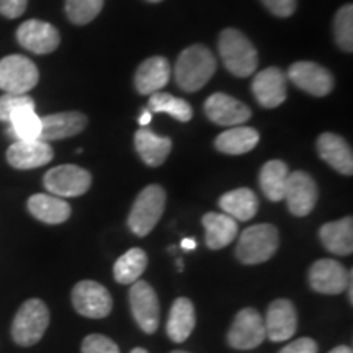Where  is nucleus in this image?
<instances>
[{
  "label": "nucleus",
  "instance_id": "nucleus-1",
  "mask_svg": "<svg viewBox=\"0 0 353 353\" xmlns=\"http://www.w3.org/2000/svg\"><path fill=\"white\" fill-rule=\"evenodd\" d=\"M174 72L176 85L182 90H201L216 72L214 54L203 44H193L180 52Z\"/></svg>",
  "mask_w": 353,
  "mask_h": 353
},
{
  "label": "nucleus",
  "instance_id": "nucleus-2",
  "mask_svg": "<svg viewBox=\"0 0 353 353\" xmlns=\"http://www.w3.org/2000/svg\"><path fill=\"white\" fill-rule=\"evenodd\" d=\"M219 54L224 68L236 77H250L259 65L254 44L239 30L228 28L219 34Z\"/></svg>",
  "mask_w": 353,
  "mask_h": 353
},
{
  "label": "nucleus",
  "instance_id": "nucleus-3",
  "mask_svg": "<svg viewBox=\"0 0 353 353\" xmlns=\"http://www.w3.org/2000/svg\"><path fill=\"white\" fill-rule=\"evenodd\" d=\"M280 247V232L273 224H255L242 231L236 255L245 265L268 262Z\"/></svg>",
  "mask_w": 353,
  "mask_h": 353
},
{
  "label": "nucleus",
  "instance_id": "nucleus-4",
  "mask_svg": "<svg viewBox=\"0 0 353 353\" xmlns=\"http://www.w3.org/2000/svg\"><path fill=\"white\" fill-rule=\"evenodd\" d=\"M165 190L161 185H149L139 193L128 216V228L132 234L144 237L157 226L165 210Z\"/></svg>",
  "mask_w": 353,
  "mask_h": 353
},
{
  "label": "nucleus",
  "instance_id": "nucleus-5",
  "mask_svg": "<svg viewBox=\"0 0 353 353\" xmlns=\"http://www.w3.org/2000/svg\"><path fill=\"white\" fill-rule=\"evenodd\" d=\"M50 325V309L41 299H28L21 304L12 322V339L20 347H32L43 339Z\"/></svg>",
  "mask_w": 353,
  "mask_h": 353
},
{
  "label": "nucleus",
  "instance_id": "nucleus-6",
  "mask_svg": "<svg viewBox=\"0 0 353 353\" xmlns=\"http://www.w3.org/2000/svg\"><path fill=\"white\" fill-rule=\"evenodd\" d=\"M38 81V68L26 56L10 54L0 59V90L6 94L26 95Z\"/></svg>",
  "mask_w": 353,
  "mask_h": 353
},
{
  "label": "nucleus",
  "instance_id": "nucleus-7",
  "mask_svg": "<svg viewBox=\"0 0 353 353\" xmlns=\"http://www.w3.org/2000/svg\"><path fill=\"white\" fill-rule=\"evenodd\" d=\"M43 185L54 196L76 198L88 192L92 185V175L90 172L79 165H57L46 172Z\"/></svg>",
  "mask_w": 353,
  "mask_h": 353
},
{
  "label": "nucleus",
  "instance_id": "nucleus-8",
  "mask_svg": "<svg viewBox=\"0 0 353 353\" xmlns=\"http://www.w3.org/2000/svg\"><path fill=\"white\" fill-rule=\"evenodd\" d=\"M130 306L132 317L141 330L145 334H154L161 322V304L157 293L148 281H134L130 290Z\"/></svg>",
  "mask_w": 353,
  "mask_h": 353
},
{
  "label": "nucleus",
  "instance_id": "nucleus-9",
  "mask_svg": "<svg viewBox=\"0 0 353 353\" xmlns=\"http://www.w3.org/2000/svg\"><path fill=\"white\" fill-rule=\"evenodd\" d=\"M265 339V321L257 309L245 307L237 312L231 329L228 332V343L237 350H252Z\"/></svg>",
  "mask_w": 353,
  "mask_h": 353
},
{
  "label": "nucleus",
  "instance_id": "nucleus-10",
  "mask_svg": "<svg viewBox=\"0 0 353 353\" xmlns=\"http://www.w3.org/2000/svg\"><path fill=\"white\" fill-rule=\"evenodd\" d=\"M72 304L76 311L90 319H103L112 312V294L103 285L92 280H83L74 286Z\"/></svg>",
  "mask_w": 353,
  "mask_h": 353
},
{
  "label": "nucleus",
  "instance_id": "nucleus-11",
  "mask_svg": "<svg viewBox=\"0 0 353 353\" xmlns=\"http://www.w3.org/2000/svg\"><path fill=\"white\" fill-rule=\"evenodd\" d=\"M285 200L288 203V210L291 214L303 218L314 210L319 190L311 175L303 170L290 172L288 180L285 187Z\"/></svg>",
  "mask_w": 353,
  "mask_h": 353
},
{
  "label": "nucleus",
  "instance_id": "nucleus-12",
  "mask_svg": "<svg viewBox=\"0 0 353 353\" xmlns=\"http://www.w3.org/2000/svg\"><path fill=\"white\" fill-rule=\"evenodd\" d=\"M17 41L33 54H50L59 46L61 34L48 21L26 20L17 30Z\"/></svg>",
  "mask_w": 353,
  "mask_h": 353
},
{
  "label": "nucleus",
  "instance_id": "nucleus-13",
  "mask_svg": "<svg viewBox=\"0 0 353 353\" xmlns=\"http://www.w3.org/2000/svg\"><path fill=\"white\" fill-rule=\"evenodd\" d=\"M290 81L298 88L314 97H325L332 92L334 77L327 69L311 61H299L288 69Z\"/></svg>",
  "mask_w": 353,
  "mask_h": 353
},
{
  "label": "nucleus",
  "instance_id": "nucleus-14",
  "mask_svg": "<svg viewBox=\"0 0 353 353\" xmlns=\"http://www.w3.org/2000/svg\"><path fill=\"white\" fill-rule=\"evenodd\" d=\"M205 112L206 117L219 126H242L252 117V112L245 103L221 92L208 97Z\"/></svg>",
  "mask_w": 353,
  "mask_h": 353
},
{
  "label": "nucleus",
  "instance_id": "nucleus-15",
  "mask_svg": "<svg viewBox=\"0 0 353 353\" xmlns=\"http://www.w3.org/2000/svg\"><path fill=\"white\" fill-rule=\"evenodd\" d=\"M54 157V151L50 143L41 139L33 141H13L7 149V162L17 170L38 169L50 164Z\"/></svg>",
  "mask_w": 353,
  "mask_h": 353
},
{
  "label": "nucleus",
  "instance_id": "nucleus-16",
  "mask_svg": "<svg viewBox=\"0 0 353 353\" xmlns=\"http://www.w3.org/2000/svg\"><path fill=\"white\" fill-rule=\"evenodd\" d=\"M265 332L272 342L290 341L298 329V314L290 299H275L267 309Z\"/></svg>",
  "mask_w": 353,
  "mask_h": 353
},
{
  "label": "nucleus",
  "instance_id": "nucleus-17",
  "mask_svg": "<svg viewBox=\"0 0 353 353\" xmlns=\"http://www.w3.org/2000/svg\"><path fill=\"white\" fill-rule=\"evenodd\" d=\"M348 272L341 262L322 259L312 263L309 270V285L321 294H341L347 290Z\"/></svg>",
  "mask_w": 353,
  "mask_h": 353
},
{
  "label": "nucleus",
  "instance_id": "nucleus-18",
  "mask_svg": "<svg viewBox=\"0 0 353 353\" xmlns=\"http://www.w3.org/2000/svg\"><path fill=\"white\" fill-rule=\"evenodd\" d=\"M87 126V117L81 112H63L41 118V134L44 143L59 141L81 134Z\"/></svg>",
  "mask_w": 353,
  "mask_h": 353
},
{
  "label": "nucleus",
  "instance_id": "nucleus-19",
  "mask_svg": "<svg viewBox=\"0 0 353 353\" xmlns=\"http://www.w3.org/2000/svg\"><path fill=\"white\" fill-rule=\"evenodd\" d=\"M252 92L263 108H276L286 100V76L278 68H267L254 77Z\"/></svg>",
  "mask_w": 353,
  "mask_h": 353
},
{
  "label": "nucleus",
  "instance_id": "nucleus-20",
  "mask_svg": "<svg viewBox=\"0 0 353 353\" xmlns=\"http://www.w3.org/2000/svg\"><path fill=\"white\" fill-rule=\"evenodd\" d=\"M316 145L322 161L327 162L334 170L348 176L353 174L352 148L342 136L334 134V132H322L317 138Z\"/></svg>",
  "mask_w": 353,
  "mask_h": 353
},
{
  "label": "nucleus",
  "instance_id": "nucleus-21",
  "mask_svg": "<svg viewBox=\"0 0 353 353\" xmlns=\"http://www.w3.org/2000/svg\"><path fill=\"white\" fill-rule=\"evenodd\" d=\"M170 64L165 57L152 56L139 65L134 74V87L141 95H152L164 88L170 79Z\"/></svg>",
  "mask_w": 353,
  "mask_h": 353
},
{
  "label": "nucleus",
  "instance_id": "nucleus-22",
  "mask_svg": "<svg viewBox=\"0 0 353 353\" xmlns=\"http://www.w3.org/2000/svg\"><path fill=\"white\" fill-rule=\"evenodd\" d=\"M134 148L145 165L159 167L164 164L169 157L172 151V139L161 138L148 128H141L134 134Z\"/></svg>",
  "mask_w": 353,
  "mask_h": 353
},
{
  "label": "nucleus",
  "instance_id": "nucleus-23",
  "mask_svg": "<svg viewBox=\"0 0 353 353\" xmlns=\"http://www.w3.org/2000/svg\"><path fill=\"white\" fill-rule=\"evenodd\" d=\"M196 324L195 307L188 298H179L172 304L167 319V335L172 342L182 343L192 335Z\"/></svg>",
  "mask_w": 353,
  "mask_h": 353
},
{
  "label": "nucleus",
  "instance_id": "nucleus-24",
  "mask_svg": "<svg viewBox=\"0 0 353 353\" xmlns=\"http://www.w3.org/2000/svg\"><path fill=\"white\" fill-rule=\"evenodd\" d=\"M206 229V245L211 250H221L228 247L239 234L237 221L221 213H206L201 219Z\"/></svg>",
  "mask_w": 353,
  "mask_h": 353
},
{
  "label": "nucleus",
  "instance_id": "nucleus-25",
  "mask_svg": "<svg viewBox=\"0 0 353 353\" xmlns=\"http://www.w3.org/2000/svg\"><path fill=\"white\" fill-rule=\"evenodd\" d=\"M319 237L329 252L335 255H350L353 252V219L352 216L332 223H325L321 228Z\"/></svg>",
  "mask_w": 353,
  "mask_h": 353
},
{
  "label": "nucleus",
  "instance_id": "nucleus-26",
  "mask_svg": "<svg viewBox=\"0 0 353 353\" xmlns=\"http://www.w3.org/2000/svg\"><path fill=\"white\" fill-rule=\"evenodd\" d=\"M28 211L33 218L46 224H63L70 218V206L63 198L46 193L30 196Z\"/></svg>",
  "mask_w": 353,
  "mask_h": 353
},
{
  "label": "nucleus",
  "instance_id": "nucleus-27",
  "mask_svg": "<svg viewBox=\"0 0 353 353\" xmlns=\"http://www.w3.org/2000/svg\"><path fill=\"white\" fill-rule=\"evenodd\" d=\"M257 130L249 126H232L231 130L221 132L216 138L214 145L219 152L229 156H242L250 152L259 144Z\"/></svg>",
  "mask_w": 353,
  "mask_h": 353
},
{
  "label": "nucleus",
  "instance_id": "nucleus-28",
  "mask_svg": "<svg viewBox=\"0 0 353 353\" xmlns=\"http://www.w3.org/2000/svg\"><path fill=\"white\" fill-rule=\"evenodd\" d=\"M219 208L236 221H250L259 211V198L250 188H237L219 198Z\"/></svg>",
  "mask_w": 353,
  "mask_h": 353
},
{
  "label": "nucleus",
  "instance_id": "nucleus-29",
  "mask_svg": "<svg viewBox=\"0 0 353 353\" xmlns=\"http://www.w3.org/2000/svg\"><path fill=\"white\" fill-rule=\"evenodd\" d=\"M290 170L283 161H268L260 170L259 180L263 195L270 201H281L285 196Z\"/></svg>",
  "mask_w": 353,
  "mask_h": 353
},
{
  "label": "nucleus",
  "instance_id": "nucleus-30",
  "mask_svg": "<svg viewBox=\"0 0 353 353\" xmlns=\"http://www.w3.org/2000/svg\"><path fill=\"white\" fill-rule=\"evenodd\" d=\"M148 268V254L139 247H132L114 262L113 276L118 283L132 285Z\"/></svg>",
  "mask_w": 353,
  "mask_h": 353
},
{
  "label": "nucleus",
  "instance_id": "nucleus-31",
  "mask_svg": "<svg viewBox=\"0 0 353 353\" xmlns=\"http://www.w3.org/2000/svg\"><path fill=\"white\" fill-rule=\"evenodd\" d=\"M37 107H21L12 113L8 134L15 141L39 139L41 134V117L34 112Z\"/></svg>",
  "mask_w": 353,
  "mask_h": 353
},
{
  "label": "nucleus",
  "instance_id": "nucleus-32",
  "mask_svg": "<svg viewBox=\"0 0 353 353\" xmlns=\"http://www.w3.org/2000/svg\"><path fill=\"white\" fill-rule=\"evenodd\" d=\"M148 110L151 113H167L182 123H187L193 118V110L187 100L176 99L170 94H162V92L151 95Z\"/></svg>",
  "mask_w": 353,
  "mask_h": 353
},
{
  "label": "nucleus",
  "instance_id": "nucleus-33",
  "mask_svg": "<svg viewBox=\"0 0 353 353\" xmlns=\"http://www.w3.org/2000/svg\"><path fill=\"white\" fill-rule=\"evenodd\" d=\"M105 0H65V15L74 25H87L103 8Z\"/></svg>",
  "mask_w": 353,
  "mask_h": 353
},
{
  "label": "nucleus",
  "instance_id": "nucleus-34",
  "mask_svg": "<svg viewBox=\"0 0 353 353\" xmlns=\"http://www.w3.org/2000/svg\"><path fill=\"white\" fill-rule=\"evenodd\" d=\"M335 41L343 51L352 52L353 50V7L352 3L343 6L337 12L334 20Z\"/></svg>",
  "mask_w": 353,
  "mask_h": 353
},
{
  "label": "nucleus",
  "instance_id": "nucleus-35",
  "mask_svg": "<svg viewBox=\"0 0 353 353\" xmlns=\"http://www.w3.org/2000/svg\"><path fill=\"white\" fill-rule=\"evenodd\" d=\"M21 107H37L34 100L30 95H0V121L10 120L12 113Z\"/></svg>",
  "mask_w": 353,
  "mask_h": 353
},
{
  "label": "nucleus",
  "instance_id": "nucleus-36",
  "mask_svg": "<svg viewBox=\"0 0 353 353\" xmlns=\"http://www.w3.org/2000/svg\"><path fill=\"white\" fill-rule=\"evenodd\" d=\"M82 353H120V348L112 339L100 334H92L83 339Z\"/></svg>",
  "mask_w": 353,
  "mask_h": 353
},
{
  "label": "nucleus",
  "instance_id": "nucleus-37",
  "mask_svg": "<svg viewBox=\"0 0 353 353\" xmlns=\"http://www.w3.org/2000/svg\"><path fill=\"white\" fill-rule=\"evenodd\" d=\"M260 2L263 3L268 12H272L276 17H281V19L291 17L296 10V0H260Z\"/></svg>",
  "mask_w": 353,
  "mask_h": 353
},
{
  "label": "nucleus",
  "instance_id": "nucleus-38",
  "mask_svg": "<svg viewBox=\"0 0 353 353\" xmlns=\"http://www.w3.org/2000/svg\"><path fill=\"white\" fill-rule=\"evenodd\" d=\"M28 0H0V15L6 19H19L26 10Z\"/></svg>",
  "mask_w": 353,
  "mask_h": 353
},
{
  "label": "nucleus",
  "instance_id": "nucleus-39",
  "mask_svg": "<svg viewBox=\"0 0 353 353\" xmlns=\"http://www.w3.org/2000/svg\"><path fill=\"white\" fill-rule=\"evenodd\" d=\"M317 350H319V347H317L316 341L309 337H301L288 343L278 353H317Z\"/></svg>",
  "mask_w": 353,
  "mask_h": 353
},
{
  "label": "nucleus",
  "instance_id": "nucleus-40",
  "mask_svg": "<svg viewBox=\"0 0 353 353\" xmlns=\"http://www.w3.org/2000/svg\"><path fill=\"white\" fill-rule=\"evenodd\" d=\"M151 121H152V113L149 112L148 108L143 110V113H141V118H139V125L143 126V128H145Z\"/></svg>",
  "mask_w": 353,
  "mask_h": 353
},
{
  "label": "nucleus",
  "instance_id": "nucleus-41",
  "mask_svg": "<svg viewBox=\"0 0 353 353\" xmlns=\"http://www.w3.org/2000/svg\"><path fill=\"white\" fill-rule=\"evenodd\" d=\"M347 291H348V301L353 304V272H348V280H347Z\"/></svg>",
  "mask_w": 353,
  "mask_h": 353
},
{
  "label": "nucleus",
  "instance_id": "nucleus-42",
  "mask_svg": "<svg viewBox=\"0 0 353 353\" xmlns=\"http://www.w3.org/2000/svg\"><path fill=\"white\" fill-rule=\"evenodd\" d=\"M182 249L187 250V252H192V250L196 249V241L195 239H183Z\"/></svg>",
  "mask_w": 353,
  "mask_h": 353
},
{
  "label": "nucleus",
  "instance_id": "nucleus-43",
  "mask_svg": "<svg viewBox=\"0 0 353 353\" xmlns=\"http://www.w3.org/2000/svg\"><path fill=\"white\" fill-rule=\"evenodd\" d=\"M329 353H353V350L347 345H341V347H335L334 350H330Z\"/></svg>",
  "mask_w": 353,
  "mask_h": 353
},
{
  "label": "nucleus",
  "instance_id": "nucleus-44",
  "mask_svg": "<svg viewBox=\"0 0 353 353\" xmlns=\"http://www.w3.org/2000/svg\"><path fill=\"white\" fill-rule=\"evenodd\" d=\"M131 353H148V350H145V348L138 347V348H132Z\"/></svg>",
  "mask_w": 353,
  "mask_h": 353
},
{
  "label": "nucleus",
  "instance_id": "nucleus-45",
  "mask_svg": "<svg viewBox=\"0 0 353 353\" xmlns=\"http://www.w3.org/2000/svg\"><path fill=\"white\" fill-rule=\"evenodd\" d=\"M176 267H179V272H183V260H176Z\"/></svg>",
  "mask_w": 353,
  "mask_h": 353
},
{
  "label": "nucleus",
  "instance_id": "nucleus-46",
  "mask_svg": "<svg viewBox=\"0 0 353 353\" xmlns=\"http://www.w3.org/2000/svg\"><path fill=\"white\" fill-rule=\"evenodd\" d=\"M148 2H151V3H157V2H162V0H148Z\"/></svg>",
  "mask_w": 353,
  "mask_h": 353
},
{
  "label": "nucleus",
  "instance_id": "nucleus-47",
  "mask_svg": "<svg viewBox=\"0 0 353 353\" xmlns=\"http://www.w3.org/2000/svg\"><path fill=\"white\" fill-rule=\"evenodd\" d=\"M172 353H187V352H180V350H179V352H172Z\"/></svg>",
  "mask_w": 353,
  "mask_h": 353
}]
</instances>
